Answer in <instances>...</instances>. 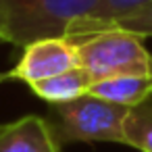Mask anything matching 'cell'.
<instances>
[{"label":"cell","mask_w":152,"mask_h":152,"mask_svg":"<svg viewBox=\"0 0 152 152\" xmlns=\"http://www.w3.org/2000/svg\"><path fill=\"white\" fill-rule=\"evenodd\" d=\"M0 42H4V38H2V34H0Z\"/></svg>","instance_id":"12"},{"label":"cell","mask_w":152,"mask_h":152,"mask_svg":"<svg viewBox=\"0 0 152 152\" xmlns=\"http://www.w3.org/2000/svg\"><path fill=\"white\" fill-rule=\"evenodd\" d=\"M129 108L94 98L81 96L73 102L52 106V131L58 146L73 142H113L125 144L123 125Z\"/></svg>","instance_id":"3"},{"label":"cell","mask_w":152,"mask_h":152,"mask_svg":"<svg viewBox=\"0 0 152 152\" xmlns=\"http://www.w3.org/2000/svg\"><path fill=\"white\" fill-rule=\"evenodd\" d=\"M75 44L79 67L90 73L94 83L121 75H152V52L135 34L106 29Z\"/></svg>","instance_id":"2"},{"label":"cell","mask_w":152,"mask_h":152,"mask_svg":"<svg viewBox=\"0 0 152 152\" xmlns=\"http://www.w3.org/2000/svg\"><path fill=\"white\" fill-rule=\"evenodd\" d=\"M148 4H152V0H100L88 17L77 19L69 25L67 38L77 42V40H83L88 36H94L102 27L142 11Z\"/></svg>","instance_id":"7"},{"label":"cell","mask_w":152,"mask_h":152,"mask_svg":"<svg viewBox=\"0 0 152 152\" xmlns=\"http://www.w3.org/2000/svg\"><path fill=\"white\" fill-rule=\"evenodd\" d=\"M0 152H61L50 119L25 115L0 125Z\"/></svg>","instance_id":"5"},{"label":"cell","mask_w":152,"mask_h":152,"mask_svg":"<svg viewBox=\"0 0 152 152\" xmlns=\"http://www.w3.org/2000/svg\"><path fill=\"white\" fill-rule=\"evenodd\" d=\"M4 81H9L7 79V73H0V83H4Z\"/></svg>","instance_id":"11"},{"label":"cell","mask_w":152,"mask_h":152,"mask_svg":"<svg viewBox=\"0 0 152 152\" xmlns=\"http://www.w3.org/2000/svg\"><path fill=\"white\" fill-rule=\"evenodd\" d=\"M125 146L140 152H152V100L129 108L123 125Z\"/></svg>","instance_id":"9"},{"label":"cell","mask_w":152,"mask_h":152,"mask_svg":"<svg viewBox=\"0 0 152 152\" xmlns=\"http://www.w3.org/2000/svg\"><path fill=\"white\" fill-rule=\"evenodd\" d=\"M90 96L133 108L152 100V75H121L92 83Z\"/></svg>","instance_id":"6"},{"label":"cell","mask_w":152,"mask_h":152,"mask_svg":"<svg viewBox=\"0 0 152 152\" xmlns=\"http://www.w3.org/2000/svg\"><path fill=\"white\" fill-rule=\"evenodd\" d=\"M106 29H121V31L135 34L140 38H152V4L144 7L142 11H137L125 19H119V21L102 27L100 31H106ZM100 31H96V34H100Z\"/></svg>","instance_id":"10"},{"label":"cell","mask_w":152,"mask_h":152,"mask_svg":"<svg viewBox=\"0 0 152 152\" xmlns=\"http://www.w3.org/2000/svg\"><path fill=\"white\" fill-rule=\"evenodd\" d=\"M100 0H0V34L25 48L40 40L67 38L73 21L88 17Z\"/></svg>","instance_id":"1"},{"label":"cell","mask_w":152,"mask_h":152,"mask_svg":"<svg viewBox=\"0 0 152 152\" xmlns=\"http://www.w3.org/2000/svg\"><path fill=\"white\" fill-rule=\"evenodd\" d=\"M92 83L94 81H92V77H90V73L86 69L73 67V69H69V71H65L61 75H54L50 79L38 81V83H34L29 88L40 100H44V102H48L52 106H58V104L73 102V100H77L81 96H88Z\"/></svg>","instance_id":"8"},{"label":"cell","mask_w":152,"mask_h":152,"mask_svg":"<svg viewBox=\"0 0 152 152\" xmlns=\"http://www.w3.org/2000/svg\"><path fill=\"white\" fill-rule=\"evenodd\" d=\"M73 67H79L77 44L69 38H50L25 46L19 63L7 71V79L34 86Z\"/></svg>","instance_id":"4"}]
</instances>
